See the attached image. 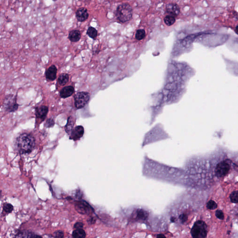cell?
Masks as SVG:
<instances>
[{
  "instance_id": "cell-1",
  "label": "cell",
  "mask_w": 238,
  "mask_h": 238,
  "mask_svg": "<svg viewBox=\"0 0 238 238\" xmlns=\"http://www.w3.org/2000/svg\"><path fill=\"white\" fill-rule=\"evenodd\" d=\"M145 160L143 172L148 177L164 179H179L185 177V172L182 170L163 165L148 158H146Z\"/></svg>"
},
{
  "instance_id": "cell-2",
  "label": "cell",
  "mask_w": 238,
  "mask_h": 238,
  "mask_svg": "<svg viewBox=\"0 0 238 238\" xmlns=\"http://www.w3.org/2000/svg\"><path fill=\"white\" fill-rule=\"evenodd\" d=\"M35 146V138L29 133H23L17 138L15 147L18 153L21 155L28 154L33 150Z\"/></svg>"
},
{
  "instance_id": "cell-3",
  "label": "cell",
  "mask_w": 238,
  "mask_h": 238,
  "mask_svg": "<svg viewBox=\"0 0 238 238\" xmlns=\"http://www.w3.org/2000/svg\"><path fill=\"white\" fill-rule=\"evenodd\" d=\"M116 15L119 21L123 23L127 22L132 17V7L127 3H123L117 7Z\"/></svg>"
},
{
  "instance_id": "cell-4",
  "label": "cell",
  "mask_w": 238,
  "mask_h": 238,
  "mask_svg": "<svg viewBox=\"0 0 238 238\" xmlns=\"http://www.w3.org/2000/svg\"><path fill=\"white\" fill-rule=\"evenodd\" d=\"M208 228L205 222L198 220L195 222L191 230L193 238H206L208 234Z\"/></svg>"
},
{
  "instance_id": "cell-5",
  "label": "cell",
  "mask_w": 238,
  "mask_h": 238,
  "mask_svg": "<svg viewBox=\"0 0 238 238\" xmlns=\"http://www.w3.org/2000/svg\"><path fill=\"white\" fill-rule=\"evenodd\" d=\"M74 204L75 210L80 214L89 215L94 212V208L85 200H76Z\"/></svg>"
},
{
  "instance_id": "cell-6",
  "label": "cell",
  "mask_w": 238,
  "mask_h": 238,
  "mask_svg": "<svg viewBox=\"0 0 238 238\" xmlns=\"http://www.w3.org/2000/svg\"><path fill=\"white\" fill-rule=\"evenodd\" d=\"M3 108L8 112H14L18 109L19 105L17 98L13 94H8L5 98L3 103Z\"/></svg>"
},
{
  "instance_id": "cell-7",
  "label": "cell",
  "mask_w": 238,
  "mask_h": 238,
  "mask_svg": "<svg viewBox=\"0 0 238 238\" xmlns=\"http://www.w3.org/2000/svg\"><path fill=\"white\" fill-rule=\"evenodd\" d=\"M89 93L87 92H78L74 96V106L77 109H81L85 107L90 99Z\"/></svg>"
},
{
  "instance_id": "cell-8",
  "label": "cell",
  "mask_w": 238,
  "mask_h": 238,
  "mask_svg": "<svg viewBox=\"0 0 238 238\" xmlns=\"http://www.w3.org/2000/svg\"><path fill=\"white\" fill-rule=\"evenodd\" d=\"M231 167L230 164L227 161H223L217 165L215 173L217 177H223L226 175Z\"/></svg>"
},
{
  "instance_id": "cell-9",
  "label": "cell",
  "mask_w": 238,
  "mask_h": 238,
  "mask_svg": "<svg viewBox=\"0 0 238 238\" xmlns=\"http://www.w3.org/2000/svg\"><path fill=\"white\" fill-rule=\"evenodd\" d=\"M84 133V129L83 126H76L74 127L70 133V139L76 141L83 136Z\"/></svg>"
},
{
  "instance_id": "cell-10",
  "label": "cell",
  "mask_w": 238,
  "mask_h": 238,
  "mask_svg": "<svg viewBox=\"0 0 238 238\" xmlns=\"http://www.w3.org/2000/svg\"><path fill=\"white\" fill-rule=\"evenodd\" d=\"M15 238H43V237L32 231L22 230L17 232Z\"/></svg>"
},
{
  "instance_id": "cell-11",
  "label": "cell",
  "mask_w": 238,
  "mask_h": 238,
  "mask_svg": "<svg viewBox=\"0 0 238 238\" xmlns=\"http://www.w3.org/2000/svg\"><path fill=\"white\" fill-rule=\"evenodd\" d=\"M57 69L55 65H52L45 72L46 78L49 81H54L57 76Z\"/></svg>"
},
{
  "instance_id": "cell-12",
  "label": "cell",
  "mask_w": 238,
  "mask_h": 238,
  "mask_svg": "<svg viewBox=\"0 0 238 238\" xmlns=\"http://www.w3.org/2000/svg\"><path fill=\"white\" fill-rule=\"evenodd\" d=\"M89 17V14L88 10L85 7H80L78 9L76 12V17L78 21L84 22L88 20Z\"/></svg>"
},
{
  "instance_id": "cell-13",
  "label": "cell",
  "mask_w": 238,
  "mask_h": 238,
  "mask_svg": "<svg viewBox=\"0 0 238 238\" xmlns=\"http://www.w3.org/2000/svg\"><path fill=\"white\" fill-rule=\"evenodd\" d=\"M49 112L48 107L46 106H41L37 107L35 108V115L36 117L43 121Z\"/></svg>"
},
{
  "instance_id": "cell-14",
  "label": "cell",
  "mask_w": 238,
  "mask_h": 238,
  "mask_svg": "<svg viewBox=\"0 0 238 238\" xmlns=\"http://www.w3.org/2000/svg\"><path fill=\"white\" fill-rule=\"evenodd\" d=\"M166 10L170 15L174 17L177 16L180 13V7L175 3H169L167 5Z\"/></svg>"
},
{
  "instance_id": "cell-15",
  "label": "cell",
  "mask_w": 238,
  "mask_h": 238,
  "mask_svg": "<svg viewBox=\"0 0 238 238\" xmlns=\"http://www.w3.org/2000/svg\"><path fill=\"white\" fill-rule=\"evenodd\" d=\"M74 88L73 86H68L63 88L60 92V95L62 98L65 99L73 95L74 92Z\"/></svg>"
},
{
  "instance_id": "cell-16",
  "label": "cell",
  "mask_w": 238,
  "mask_h": 238,
  "mask_svg": "<svg viewBox=\"0 0 238 238\" xmlns=\"http://www.w3.org/2000/svg\"><path fill=\"white\" fill-rule=\"evenodd\" d=\"M136 220L138 221H144L146 220L149 216V213L143 209H137L134 213Z\"/></svg>"
},
{
  "instance_id": "cell-17",
  "label": "cell",
  "mask_w": 238,
  "mask_h": 238,
  "mask_svg": "<svg viewBox=\"0 0 238 238\" xmlns=\"http://www.w3.org/2000/svg\"><path fill=\"white\" fill-rule=\"evenodd\" d=\"M82 35L79 30H72L69 34V39L73 43H77L80 40Z\"/></svg>"
},
{
  "instance_id": "cell-18",
  "label": "cell",
  "mask_w": 238,
  "mask_h": 238,
  "mask_svg": "<svg viewBox=\"0 0 238 238\" xmlns=\"http://www.w3.org/2000/svg\"><path fill=\"white\" fill-rule=\"evenodd\" d=\"M69 76L68 74H61L58 78V83L60 86H65L69 82Z\"/></svg>"
},
{
  "instance_id": "cell-19",
  "label": "cell",
  "mask_w": 238,
  "mask_h": 238,
  "mask_svg": "<svg viewBox=\"0 0 238 238\" xmlns=\"http://www.w3.org/2000/svg\"><path fill=\"white\" fill-rule=\"evenodd\" d=\"M72 236L73 238H85L86 233L83 229H77L74 230Z\"/></svg>"
},
{
  "instance_id": "cell-20",
  "label": "cell",
  "mask_w": 238,
  "mask_h": 238,
  "mask_svg": "<svg viewBox=\"0 0 238 238\" xmlns=\"http://www.w3.org/2000/svg\"><path fill=\"white\" fill-rule=\"evenodd\" d=\"M87 34L92 39L96 40L98 35L97 30L94 27H89L87 30Z\"/></svg>"
},
{
  "instance_id": "cell-21",
  "label": "cell",
  "mask_w": 238,
  "mask_h": 238,
  "mask_svg": "<svg viewBox=\"0 0 238 238\" xmlns=\"http://www.w3.org/2000/svg\"><path fill=\"white\" fill-rule=\"evenodd\" d=\"M74 121L73 119L72 118V117H69L68 118V122L65 127V130L68 134L71 133L72 130L73 129V128L74 125Z\"/></svg>"
},
{
  "instance_id": "cell-22",
  "label": "cell",
  "mask_w": 238,
  "mask_h": 238,
  "mask_svg": "<svg viewBox=\"0 0 238 238\" xmlns=\"http://www.w3.org/2000/svg\"><path fill=\"white\" fill-rule=\"evenodd\" d=\"M146 36V32L143 29H140L137 30L136 34V38L137 40H141Z\"/></svg>"
},
{
  "instance_id": "cell-23",
  "label": "cell",
  "mask_w": 238,
  "mask_h": 238,
  "mask_svg": "<svg viewBox=\"0 0 238 238\" xmlns=\"http://www.w3.org/2000/svg\"><path fill=\"white\" fill-rule=\"evenodd\" d=\"M164 22L167 25L170 26L172 25L175 24V19L174 16H171V15H167L164 18Z\"/></svg>"
},
{
  "instance_id": "cell-24",
  "label": "cell",
  "mask_w": 238,
  "mask_h": 238,
  "mask_svg": "<svg viewBox=\"0 0 238 238\" xmlns=\"http://www.w3.org/2000/svg\"><path fill=\"white\" fill-rule=\"evenodd\" d=\"M3 210L5 213L7 214H10L13 212L14 206L10 203H5L3 204Z\"/></svg>"
},
{
  "instance_id": "cell-25",
  "label": "cell",
  "mask_w": 238,
  "mask_h": 238,
  "mask_svg": "<svg viewBox=\"0 0 238 238\" xmlns=\"http://www.w3.org/2000/svg\"><path fill=\"white\" fill-rule=\"evenodd\" d=\"M230 199L232 203H238V191L232 192L230 195Z\"/></svg>"
},
{
  "instance_id": "cell-26",
  "label": "cell",
  "mask_w": 238,
  "mask_h": 238,
  "mask_svg": "<svg viewBox=\"0 0 238 238\" xmlns=\"http://www.w3.org/2000/svg\"><path fill=\"white\" fill-rule=\"evenodd\" d=\"M217 204L214 200H210L206 204V208L210 210H214L217 208Z\"/></svg>"
},
{
  "instance_id": "cell-27",
  "label": "cell",
  "mask_w": 238,
  "mask_h": 238,
  "mask_svg": "<svg viewBox=\"0 0 238 238\" xmlns=\"http://www.w3.org/2000/svg\"><path fill=\"white\" fill-rule=\"evenodd\" d=\"M52 237L54 238H64V233L61 230H57L53 233Z\"/></svg>"
},
{
  "instance_id": "cell-28",
  "label": "cell",
  "mask_w": 238,
  "mask_h": 238,
  "mask_svg": "<svg viewBox=\"0 0 238 238\" xmlns=\"http://www.w3.org/2000/svg\"><path fill=\"white\" fill-rule=\"evenodd\" d=\"M179 219L181 223H184L187 221V219H188V216L186 214L183 213V214L180 215Z\"/></svg>"
},
{
  "instance_id": "cell-29",
  "label": "cell",
  "mask_w": 238,
  "mask_h": 238,
  "mask_svg": "<svg viewBox=\"0 0 238 238\" xmlns=\"http://www.w3.org/2000/svg\"><path fill=\"white\" fill-rule=\"evenodd\" d=\"M215 215L217 218L221 220L224 219V214L223 212L220 210H217L215 212Z\"/></svg>"
},
{
  "instance_id": "cell-30",
  "label": "cell",
  "mask_w": 238,
  "mask_h": 238,
  "mask_svg": "<svg viewBox=\"0 0 238 238\" xmlns=\"http://www.w3.org/2000/svg\"><path fill=\"white\" fill-rule=\"evenodd\" d=\"M55 124V122L52 119H49V120H47V122L46 123L45 127H51L54 126Z\"/></svg>"
},
{
  "instance_id": "cell-31",
  "label": "cell",
  "mask_w": 238,
  "mask_h": 238,
  "mask_svg": "<svg viewBox=\"0 0 238 238\" xmlns=\"http://www.w3.org/2000/svg\"><path fill=\"white\" fill-rule=\"evenodd\" d=\"M84 224L82 222H77L74 225V228L75 229H83Z\"/></svg>"
},
{
  "instance_id": "cell-32",
  "label": "cell",
  "mask_w": 238,
  "mask_h": 238,
  "mask_svg": "<svg viewBox=\"0 0 238 238\" xmlns=\"http://www.w3.org/2000/svg\"><path fill=\"white\" fill-rule=\"evenodd\" d=\"M88 224L89 225H92L94 224L96 222V219L93 217H90L87 220Z\"/></svg>"
},
{
  "instance_id": "cell-33",
  "label": "cell",
  "mask_w": 238,
  "mask_h": 238,
  "mask_svg": "<svg viewBox=\"0 0 238 238\" xmlns=\"http://www.w3.org/2000/svg\"><path fill=\"white\" fill-rule=\"evenodd\" d=\"M156 238H167L166 236L163 234H157L156 236Z\"/></svg>"
},
{
  "instance_id": "cell-34",
  "label": "cell",
  "mask_w": 238,
  "mask_h": 238,
  "mask_svg": "<svg viewBox=\"0 0 238 238\" xmlns=\"http://www.w3.org/2000/svg\"><path fill=\"white\" fill-rule=\"evenodd\" d=\"M176 220V219L175 217H172L171 218L170 220L172 222L174 223V222H175Z\"/></svg>"
},
{
  "instance_id": "cell-35",
  "label": "cell",
  "mask_w": 238,
  "mask_h": 238,
  "mask_svg": "<svg viewBox=\"0 0 238 238\" xmlns=\"http://www.w3.org/2000/svg\"><path fill=\"white\" fill-rule=\"evenodd\" d=\"M235 32H236V34H237L238 35V24L237 25V26H236V29H235Z\"/></svg>"
}]
</instances>
